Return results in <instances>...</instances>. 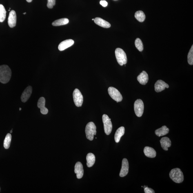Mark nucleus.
Instances as JSON below:
<instances>
[{"instance_id":"nucleus-1","label":"nucleus","mask_w":193,"mask_h":193,"mask_svg":"<svg viewBox=\"0 0 193 193\" xmlns=\"http://www.w3.org/2000/svg\"><path fill=\"white\" fill-rule=\"evenodd\" d=\"M12 72L8 65H3L0 66V82L3 84L7 83L10 81Z\"/></svg>"},{"instance_id":"nucleus-2","label":"nucleus","mask_w":193,"mask_h":193,"mask_svg":"<svg viewBox=\"0 0 193 193\" xmlns=\"http://www.w3.org/2000/svg\"><path fill=\"white\" fill-rule=\"evenodd\" d=\"M170 177L171 179L176 183H182L184 180L183 173L179 168H175L171 170Z\"/></svg>"},{"instance_id":"nucleus-3","label":"nucleus","mask_w":193,"mask_h":193,"mask_svg":"<svg viewBox=\"0 0 193 193\" xmlns=\"http://www.w3.org/2000/svg\"><path fill=\"white\" fill-rule=\"evenodd\" d=\"M86 137L90 141L94 140V135L96 134V127L93 122H90L86 125L85 129Z\"/></svg>"},{"instance_id":"nucleus-4","label":"nucleus","mask_w":193,"mask_h":193,"mask_svg":"<svg viewBox=\"0 0 193 193\" xmlns=\"http://www.w3.org/2000/svg\"><path fill=\"white\" fill-rule=\"evenodd\" d=\"M115 55L118 63L120 65H125L127 63V56L122 49L117 48L115 50Z\"/></svg>"},{"instance_id":"nucleus-5","label":"nucleus","mask_w":193,"mask_h":193,"mask_svg":"<svg viewBox=\"0 0 193 193\" xmlns=\"http://www.w3.org/2000/svg\"><path fill=\"white\" fill-rule=\"evenodd\" d=\"M102 121L105 134L108 135L111 132L112 129V125L111 119L106 114H104L102 116Z\"/></svg>"},{"instance_id":"nucleus-6","label":"nucleus","mask_w":193,"mask_h":193,"mask_svg":"<svg viewBox=\"0 0 193 193\" xmlns=\"http://www.w3.org/2000/svg\"><path fill=\"white\" fill-rule=\"evenodd\" d=\"M144 105L143 101L138 99L134 102V111L136 115L138 117H141L143 113Z\"/></svg>"},{"instance_id":"nucleus-7","label":"nucleus","mask_w":193,"mask_h":193,"mask_svg":"<svg viewBox=\"0 0 193 193\" xmlns=\"http://www.w3.org/2000/svg\"><path fill=\"white\" fill-rule=\"evenodd\" d=\"M108 92L111 97L117 102H121L123 99L121 93L117 89L114 87H109Z\"/></svg>"},{"instance_id":"nucleus-8","label":"nucleus","mask_w":193,"mask_h":193,"mask_svg":"<svg viewBox=\"0 0 193 193\" xmlns=\"http://www.w3.org/2000/svg\"><path fill=\"white\" fill-rule=\"evenodd\" d=\"M73 98L76 106L77 107H81L83 103V96L78 89H76L74 91Z\"/></svg>"},{"instance_id":"nucleus-9","label":"nucleus","mask_w":193,"mask_h":193,"mask_svg":"<svg viewBox=\"0 0 193 193\" xmlns=\"http://www.w3.org/2000/svg\"><path fill=\"white\" fill-rule=\"evenodd\" d=\"M129 170V163L126 158H124L122 161V168L120 174L121 177H124L128 174Z\"/></svg>"},{"instance_id":"nucleus-10","label":"nucleus","mask_w":193,"mask_h":193,"mask_svg":"<svg viewBox=\"0 0 193 193\" xmlns=\"http://www.w3.org/2000/svg\"><path fill=\"white\" fill-rule=\"evenodd\" d=\"M169 85L161 80H158L155 84V91L157 92H159L165 90L166 88H169Z\"/></svg>"},{"instance_id":"nucleus-11","label":"nucleus","mask_w":193,"mask_h":193,"mask_svg":"<svg viewBox=\"0 0 193 193\" xmlns=\"http://www.w3.org/2000/svg\"><path fill=\"white\" fill-rule=\"evenodd\" d=\"M17 22V16L16 12L14 10H12L10 13L8 18V24L10 28L16 26Z\"/></svg>"},{"instance_id":"nucleus-12","label":"nucleus","mask_w":193,"mask_h":193,"mask_svg":"<svg viewBox=\"0 0 193 193\" xmlns=\"http://www.w3.org/2000/svg\"><path fill=\"white\" fill-rule=\"evenodd\" d=\"M32 91V88L31 86L27 87L24 91L21 96V101L25 103L28 101L31 95Z\"/></svg>"},{"instance_id":"nucleus-13","label":"nucleus","mask_w":193,"mask_h":193,"mask_svg":"<svg viewBox=\"0 0 193 193\" xmlns=\"http://www.w3.org/2000/svg\"><path fill=\"white\" fill-rule=\"evenodd\" d=\"M74 172L76 174V176L78 179H81L83 177L84 174L83 166L80 162H78L76 164L74 167Z\"/></svg>"},{"instance_id":"nucleus-14","label":"nucleus","mask_w":193,"mask_h":193,"mask_svg":"<svg viewBox=\"0 0 193 193\" xmlns=\"http://www.w3.org/2000/svg\"><path fill=\"white\" fill-rule=\"evenodd\" d=\"M45 98L41 97L38 101L37 106L41 110V112L43 114H46L48 113V110L45 107Z\"/></svg>"},{"instance_id":"nucleus-15","label":"nucleus","mask_w":193,"mask_h":193,"mask_svg":"<svg viewBox=\"0 0 193 193\" xmlns=\"http://www.w3.org/2000/svg\"><path fill=\"white\" fill-rule=\"evenodd\" d=\"M74 42L73 40L69 39L62 42L58 46V50L60 51H63L73 45Z\"/></svg>"},{"instance_id":"nucleus-16","label":"nucleus","mask_w":193,"mask_h":193,"mask_svg":"<svg viewBox=\"0 0 193 193\" xmlns=\"http://www.w3.org/2000/svg\"><path fill=\"white\" fill-rule=\"evenodd\" d=\"M137 81L142 85H146L148 81V76L147 73L143 71L138 76Z\"/></svg>"},{"instance_id":"nucleus-17","label":"nucleus","mask_w":193,"mask_h":193,"mask_svg":"<svg viewBox=\"0 0 193 193\" xmlns=\"http://www.w3.org/2000/svg\"><path fill=\"white\" fill-rule=\"evenodd\" d=\"M160 142L162 148L165 151L168 150L169 147L171 145V142L170 138L167 137L162 138Z\"/></svg>"},{"instance_id":"nucleus-18","label":"nucleus","mask_w":193,"mask_h":193,"mask_svg":"<svg viewBox=\"0 0 193 193\" xmlns=\"http://www.w3.org/2000/svg\"><path fill=\"white\" fill-rule=\"evenodd\" d=\"M94 22L96 24L103 28H109L111 26L110 24L100 18H96L94 19Z\"/></svg>"},{"instance_id":"nucleus-19","label":"nucleus","mask_w":193,"mask_h":193,"mask_svg":"<svg viewBox=\"0 0 193 193\" xmlns=\"http://www.w3.org/2000/svg\"><path fill=\"white\" fill-rule=\"evenodd\" d=\"M144 153L147 157L153 158L155 157L156 152L155 150L152 147L146 146L144 149Z\"/></svg>"},{"instance_id":"nucleus-20","label":"nucleus","mask_w":193,"mask_h":193,"mask_svg":"<svg viewBox=\"0 0 193 193\" xmlns=\"http://www.w3.org/2000/svg\"><path fill=\"white\" fill-rule=\"evenodd\" d=\"M125 132L124 127L122 126L117 129L114 136V140L116 143H119L121 137L124 134Z\"/></svg>"},{"instance_id":"nucleus-21","label":"nucleus","mask_w":193,"mask_h":193,"mask_svg":"<svg viewBox=\"0 0 193 193\" xmlns=\"http://www.w3.org/2000/svg\"><path fill=\"white\" fill-rule=\"evenodd\" d=\"M86 160L87 166L88 167H92L93 166L95 163V156L94 154L90 153L87 154L86 156Z\"/></svg>"},{"instance_id":"nucleus-22","label":"nucleus","mask_w":193,"mask_h":193,"mask_svg":"<svg viewBox=\"0 0 193 193\" xmlns=\"http://www.w3.org/2000/svg\"><path fill=\"white\" fill-rule=\"evenodd\" d=\"M169 132V129L166 125H164L161 128L157 129L155 131L156 135L158 137L166 135Z\"/></svg>"},{"instance_id":"nucleus-23","label":"nucleus","mask_w":193,"mask_h":193,"mask_svg":"<svg viewBox=\"0 0 193 193\" xmlns=\"http://www.w3.org/2000/svg\"><path fill=\"white\" fill-rule=\"evenodd\" d=\"M69 21L68 19L66 18L60 19L56 20L52 23V25L54 26H61V25L67 24L69 23Z\"/></svg>"},{"instance_id":"nucleus-24","label":"nucleus","mask_w":193,"mask_h":193,"mask_svg":"<svg viewBox=\"0 0 193 193\" xmlns=\"http://www.w3.org/2000/svg\"><path fill=\"white\" fill-rule=\"evenodd\" d=\"M135 17L138 21L142 22L145 21V16L144 13L142 11L140 10L136 12L135 14Z\"/></svg>"},{"instance_id":"nucleus-25","label":"nucleus","mask_w":193,"mask_h":193,"mask_svg":"<svg viewBox=\"0 0 193 193\" xmlns=\"http://www.w3.org/2000/svg\"><path fill=\"white\" fill-rule=\"evenodd\" d=\"M11 139V134H7L4 142V147L5 149H8L10 147Z\"/></svg>"},{"instance_id":"nucleus-26","label":"nucleus","mask_w":193,"mask_h":193,"mask_svg":"<svg viewBox=\"0 0 193 193\" xmlns=\"http://www.w3.org/2000/svg\"><path fill=\"white\" fill-rule=\"evenodd\" d=\"M6 11L3 5L0 4V22H3L6 18Z\"/></svg>"},{"instance_id":"nucleus-27","label":"nucleus","mask_w":193,"mask_h":193,"mask_svg":"<svg viewBox=\"0 0 193 193\" xmlns=\"http://www.w3.org/2000/svg\"><path fill=\"white\" fill-rule=\"evenodd\" d=\"M135 45L136 48L140 52L143 51V45L141 40L139 38H137L135 41Z\"/></svg>"},{"instance_id":"nucleus-28","label":"nucleus","mask_w":193,"mask_h":193,"mask_svg":"<svg viewBox=\"0 0 193 193\" xmlns=\"http://www.w3.org/2000/svg\"><path fill=\"white\" fill-rule=\"evenodd\" d=\"M187 60L189 65H193V45L191 47L189 52L188 56H187Z\"/></svg>"},{"instance_id":"nucleus-29","label":"nucleus","mask_w":193,"mask_h":193,"mask_svg":"<svg viewBox=\"0 0 193 193\" xmlns=\"http://www.w3.org/2000/svg\"><path fill=\"white\" fill-rule=\"evenodd\" d=\"M56 4V0H48L47 6L49 8L51 9Z\"/></svg>"},{"instance_id":"nucleus-30","label":"nucleus","mask_w":193,"mask_h":193,"mask_svg":"<svg viewBox=\"0 0 193 193\" xmlns=\"http://www.w3.org/2000/svg\"><path fill=\"white\" fill-rule=\"evenodd\" d=\"M144 192L145 193H154V191L152 189L149 188L148 187L144 189Z\"/></svg>"},{"instance_id":"nucleus-31","label":"nucleus","mask_w":193,"mask_h":193,"mask_svg":"<svg viewBox=\"0 0 193 193\" xmlns=\"http://www.w3.org/2000/svg\"><path fill=\"white\" fill-rule=\"evenodd\" d=\"M100 4L103 7H106L108 5V3L105 1H100Z\"/></svg>"},{"instance_id":"nucleus-32","label":"nucleus","mask_w":193,"mask_h":193,"mask_svg":"<svg viewBox=\"0 0 193 193\" xmlns=\"http://www.w3.org/2000/svg\"><path fill=\"white\" fill-rule=\"evenodd\" d=\"M26 1L30 3L32 1V0H26Z\"/></svg>"},{"instance_id":"nucleus-33","label":"nucleus","mask_w":193,"mask_h":193,"mask_svg":"<svg viewBox=\"0 0 193 193\" xmlns=\"http://www.w3.org/2000/svg\"><path fill=\"white\" fill-rule=\"evenodd\" d=\"M148 187V186H144L143 187L144 189L145 188V187Z\"/></svg>"},{"instance_id":"nucleus-34","label":"nucleus","mask_w":193,"mask_h":193,"mask_svg":"<svg viewBox=\"0 0 193 193\" xmlns=\"http://www.w3.org/2000/svg\"><path fill=\"white\" fill-rule=\"evenodd\" d=\"M12 130H11L10 131V133H12Z\"/></svg>"},{"instance_id":"nucleus-35","label":"nucleus","mask_w":193,"mask_h":193,"mask_svg":"<svg viewBox=\"0 0 193 193\" xmlns=\"http://www.w3.org/2000/svg\"><path fill=\"white\" fill-rule=\"evenodd\" d=\"M22 110V108H19V111H21Z\"/></svg>"},{"instance_id":"nucleus-36","label":"nucleus","mask_w":193,"mask_h":193,"mask_svg":"<svg viewBox=\"0 0 193 193\" xmlns=\"http://www.w3.org/2000/svg\"><path fill=\"white\" fill-rule=\"evenodd\" d=\"M23 14H26V12H25V13H23Z\"/></svg>"},{"instance_id":"nucleus-37","label":"nucleus","mask_w":193,"mask_h":193,"mask_svg":"<svg viewBox=\"0 0 193 193\" xmlns=\"http://www.w3.org/2000/svg\"><path fill=\"white\" fill-rule=\"evenodd\" d=\"M92 20H93V21H94V19H92Z\"/></svg>"}]
</instances>
